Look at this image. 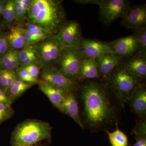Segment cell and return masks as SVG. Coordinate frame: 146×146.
<instances>
[{
  "label": "cell",
  "mask_w": 146,
  "mask_h": 146,
  "mask_svg": "<svg viewBox=\"0 0 146 146\" xmlns=\"http://www.w3.org/2000/svg\"><path fill=\"white\" fill-rule=\"evenodd\" d=\"M81 93L84 117L89 127L98 129L112 122L115 107L102 85L91 82L82 87Z\"/></svg>",
  "instance_id": "cell-1"
},
{
  "label": "cell",
  "mask_w": 146,
  "mask_h": 146,
  "mask_svg": "<svg viewBox=\"0 0 146 146\" xmlns=\"http://www.w3.org/2000/svg\"><path fill=\"white\" fill-rule=\"evenodd\" d=\"M26 21L43 28L50 35H56L66 21L62 1L32 0Z\"/></svg>",
  "instance_id": "cell-2"
},
{
  "label": "cell",
  "mask_w": 146,
  "mask_h": 146,
  "mask_svg": "<svg viewBox=\"0 0 146 146\" xmlns=\"http://www.w3.org/2000/svg\"><path fill=\"white\" fill-rule=\"evenodd\" d=\"M51 128L48 123L33 120L20 124L11 137L12 146H32L37 142L51 137Z\"/></svg>",
  "instance_id": "cell-3"
},
{
  "label": "cell",
  "mask_w": 146,
  "mask_h": 146,
  "mask_svg": "<svg viewBox=\"0 0 146 146\" xmlns=\"http://www.w3.org/2000/svg\"><path fill=\"white\" fill-rule=\"evenodd\" d=\"M110 86L115 96L121 102L127 101L128 98L142 79L130 74L119 64L108 77Z\"/></svg>",
  "instance_id": "cell-4"
},
{
  "label": "cell",
  "mask_w": 146,
  "mask_h": 146,
  "mask_svg": "<svg viewBox=\"0 0 146 146\" xmlns=\"http://www.w3.org/2000/svg\"><path fill=\"white\" fill-rule=\"evenodd\" d=\"M33 46L38 59V66L42 68L54 66L63 47L57 35H50Z\"/></svg>",
  "instance_id": "cell-5"
},
{
  "label": "cell",
  "mask_w": 146,
  "mask_h": 146,
  "mask_svg": "<svg viewBox=\"0 0 146 146\" xmlns=\"http://www.w3.org/2000/svg\"><path fill=\"white\" fill-rule=\"evenodd\" d=\"M84 56L80 48L63 47L54 67L66 77L77 81Z\"/></svg>",
  "instance_id": "cell-6"
},
{
  "label": "cell",
  "mask_w": 146,
  "mask_h": 146,
  "mask_svg": "<svg viewBox=\"0 0 146 146\" xmlns=\"http://www.w3.org/2000/svg\"><path fill=\"white\" fill-rule=\"evenodd\" d=\"M98 6L100 20L105 24L122 18L131 7L130 2L126 0H101Z\"/></svg>",
  "instance_id": "cell-7"
},
{
  "label": "cell",
  "mask_w": 146,
  "mask_h": 146,
  "mask_svg": "<svg viewBox=\"0 0 146 146\" xmlns=\"http://www.w3.org/2000/svg\"><path fill=\"white\" fill-rule=\"evenodd\" d=\"M41 77L42 80L59 87L65 93L74 92L80 87L77 81L66 77L54 66L43 68Z\"/></svg>",
  "instance_id": "cell-8"
},
{
  "label": "cell",
  "mask_w": 146,
  "mask_h": 146,
  "mask_svg": "<svg viewBox=\"0 0 146 146\" xmlns=\"http://www.w3.org/2000/svg\"><path fill=\"white\" fill-rule=\"evenodd\" d=\"M63 47L80 48L82 38L79 24L76 21H66L56 35Z\"/></svg>",
  "instance_id": "cell-9"
},
{
  "label": "cell",
  "mask_w": 146,
  "mask_h": 146,
  "mask_svg": "<svg viewBox=\"0 0 146 146\" xmlns=\"http://www.w3.org/2000/svg\"><path fill=\"white\" fill-rule=\"evenodd\" d=\"M122 25L135 32L146 27V7L140 5L130 7L122 18Z\"/></svg>",
  "instance_id": "cell-10"
},
{
  "label": "cell",
  "mask_w": 146,
  "mask_h": 146,
  "mask_svg": "<svg viewBox=\"0 0 146 146\" xmlns=\"http://www.w3.org/2000/svg\"><path fill=\"white\" fill-rule=\"evenodd\" d=\"M113 53L122 58L128 57L138 52V39L136 34L118 38L110 43Z\"/></svg>",
  "instance_id": "cell-11"
},
{
  "label": "cell",
  "mask_w": 146,
  "mask_h": 146,
  "mask_svg": "<svg viewBox=\"0 0 146 146\" xmlns=\"http://www.w3.org/2000/svg\"><path fill=\"white\" fill-rule=\"evenodd\" d=\"M80 48L84 57L96 59L106 54L113 53L110 43L94 39L83 38Z\"/></svg>",
  "instance_id": "cell-12"
},
{
  "label": "cell",
  "mask_w": 146,
  "mask_h": 146,
  "mask_svg": "<svg viewBox=\"0 0 146 146\" xmlns=\"http://www.w3.org/2000/svg\"><path fill=\"white\" fill-rule=\"evenodd\" d=\"M127 101L133 112L140 116L146 113V90L144 84L140 83L132 90Z\"/></svg>",
  "instance_id": "cell-13"
},
{
  "label": "cell",
  "mask_w": 146,
  "mask_h": 146,
  "mask_svg": "<svg viewBox=\"0 0 146 146\" xmlns=\"http://www.w3.org/2000/svg\"><path fill=\"white\" fill-rule=\"evenodd\" d=\"M146 56L137 52L127 58L121 65L130 74L142 79L146 76Z\"/></svg>",
  "instance_id": "cell-14"
},
{
  "label": "cell",
  "mask_w": 146,
  "mask_h": 146,
  "mask_svg": "<svg viewBox=\"0 0 146 146\" xmlns=\"http://www.w3.org/2000/svg\"><path fill=\"white\" fill-rule=\"evenodd\" d=\"M122 58L113 53L106 54L96 58L99 75L108 77L119 65Z\"/></svg>",
  "instance_id": "cell-15"
},
{
  "label": "cell",
  "mask_w": 146,
  "mask_h": 146,
  "mask_svg": "<svg viewBox=\"0 0 146 146\" xmlns=\"http://www.w3.org/2000/svg\"><path fill=\"white\" fill-rule=\"evenodd\" d=\"M39 89L48 98L50 101L56 108L60 110L65 93L59 87L43 80H39Z\"/></svg>",
  "instance_id": "cell-16"
},
{
  "label": "cell",
  "mask_w": 146,
  "mask_h": 146,
  "mask_svg": "<svg viewBox=\"0 0 146 146\" xmlns=\"http://www.w3.org/2000/svg\"><path fill=\"white\" fill-rule=\"evenodd\" d=\"M60 111L70 117L82 128L84 127L79 115L77 102L73 92L65 93Z\"/></svg>",
  "instance_id": "cell-17"
},
{
  "label": "cell",
  "mask_w": 146,
  "mask_h": 146,
  "mask_svg": "<svg viewBox=\"0 0 146 146\" xmlns=\"http://www.w3.org/2000/svg\"><path fill=\"white\" fill-rule=\"evenodd\" d=\"M99 76L96 58L84 56L80 68L78 80L98 78Z\"/></svg>",
  "instance_id": "cell-18"
},
{
  "label": "cell",
  "mask_w": 146,
  "mask_h": 146,
  "mask_svg": "<svg viewBox=\"0 0 146 146\" xmlns=\"http://www.w3.org/2000/svg\"><path fill=\"white\" fill-rule=\"evenodd\" d=\"M20 50L10 48L7 52L0 58V69L14 70L21 68L19 63Z\"/></svg>",
  "instance_id": "cell-19"
},
{
  "label": "cell",
  "mask_w": 146,
  "mask_h": 146,
  "mask_svg": "<svg viewBox=\"0 0 146 146\" xmlns=\"http://www.w3.org/2000/svg\"><path fill=\"white\" fill-rule=\"evenodd\" d=\"M6 37L9 45L11 48L20 50L26 45L20 27H11Z\"/></svg>",
  "instance_id": "cell-20"
},
{
  "label": "cell",
  "mask_w": 146,
  "mask_h": 146,
  "mask_svg": "<svg viewBox=\"0 0 146 146\" xmlns=\"http://www.w3.org/2000/svg\"><path fill=\"white\" fill-rule=\"evenodd\" d=\"M20 67L34 64L38 66V59L33 45H27L20 50L19 54Z\"/></svg>",
  "instance_id": "cell-21"
},
{
  "label": "cell",
  "mask_w": 146,
  "mask_h": 146,
  "mask_svg": "<svg viewBox=\"0 0 146 146\" xmlns=\"http://www.w3.org/2000/svg\"><path fill=\"white\" fill-rule=\"evenodd\" d=\"M34 84L17 79L7 91L12 103Z\"/></svg>",
  "instance_id": "cell-22"
},
{
  "label": "cell",
  "mask_w": 146,
  "mask_h": 146,
  "mask_svg": "<svg viewBox=\"0 0 146 146\" xmlns=\"http://www.w3.org/2000/svg\"><path fill=\"white\" fill-rule=\"evenodd\" d=\"M6 25H9L16 21V3L14 0L5 1L2 13Z\"/></svg>",
  "instance_id": "cell-23"
},
{
  "label": "cell",
  "mask_w": 146,
  "mask_h": 146,
  "mask_svg": "<svg viewBox=\"0 0 146 146\" xmlns=\"http://www.w3.org/2000/svg\"><path fill=\"white\" fill-rule=\"evenodd\" d=\"M117 129L112 132L106 131L110 143L112 146H127L128 141L127 136L123 131L120 130L117 124Z\"/></svg>",
  "instance_id": "cell-24"
},
{
  "label": "cell",
  "mask_w": 146,
  "mask_h": 146,
  "mask_svg": "<svg viewBox=\"0 0 146 146\" xmlns=\"http://www.w3.org/2000/svg\"><path fill=\"white\" fill-rule=\"evenodd\" d=\"M18 78L14 70L0 69V86L6 91H7Z\"/></svg>",
  "instance_id": "cell-25"
},
{
  "label": "cell",
  "mask_w": 146,
  "mask_h": 146,
  "mask_svg": "<svg viewBox=\"0 0 146 146\" xmlns=\"http://www.w3.org/2000/svg\"><path fill=\"white\" fill-rule=\"evenodd\" d=\"M21 27V31L23 33L26 45H33L37 42H40L42 39H45L50 35L44 34H37L33 33L23 27Z\"/></svg>",
  "instance_id": "cell-26"
},
{
  "label": "cell",
  "mask_w": 146,
  "mask_h": 146,
  "mask_svg": "<svg viewBox=\"0 0 146 146\" xmlns=\"http://www.w3.org/2000/svg\"><path fill=\"white\" fill-rule=\"evenodd\" d=\"M138 39V49L137 52L146 56V27L135 32Z\"/></svg>",
  "instance_id": "cell-27"
},
{
  "label": "cell",
  "mask_w": 146,
  "mask_h": 146,
  "mask_svg": "<svg viewBox=\"0 0 146 146\" xmlns=\"http://www.w3.org/2000/svg\"><path fill=\"white\" fill-rule=\"evenodd\" d=\"M13 112L11 105L0 103V125L11 117Z\"/></svg>",
  "instance_id": "cell-28"
},
{
  "label": "cell",
  "mask_w": 146,
  "mask_h": 146,
  "mask_svg": "<svg viewBox=\"0 0 146 146\" xmlns=\"http://www.w3.org/2000/svg\"><path fill=\"white\" fill-rule=\"evenodd\" d=\"M16 21L23 25L26 21L27 14L25 12L21 4V0H16Z\"/></svg>",
  "instance_id": "cell-29"
},
{
  "label": "cell",
  "mask_w": 146,
  "mask_h": 146,
  "mask_svg": "<svg viewBox=\"0 0 146 146\" xmlns=\"http://www.w3.org/2000/svg\"><path fill=\"white\" fill-rule=\"evenodd\" d=\"M16 73L18 78L21 80L34 84L39 83V80H38V79L32 76L26 70L23 68H19Z\"/></svg>",
  "instance_id": "cell-30"
},
{
  "label": "cell",
  "mask_w": 146,
  "mask_h": 146,
  "mask_svg": "<svg viewBox=\"0 0 146 146\" xmlns=\"http://www.w3.org/2000/svg\"><path fill=\"white\" fill-rule=\"evenodd\" d=\"M25 24V27L24 28L27 30L33 33L37 34H44L48 35H51L49 34L44 29L41 27L35 25V24L30 23H26Z\"/></svg>",
  "instance_id": "cell-31"
},
{
  "label": "cell",
  "mask_w": 146,
  "mask_h": 146,
  "mask_svg": "<svg viewBox=\"0 0 146 146\" xmlns=\"http://www.w3.org/2000/svg\"><path fill=\"white\" fill-rule=\"evenodd\" d=\"M10 49L6 35H0V58L5 54Z\"/></svg>",
  "instance_id": "cell-32"
},
{
  "label": "cell",
  "mask_w": 146,
  "mask_h": 146,
  "mask_svg": "<svg viewBox=\"0 0 146 146\" xmlns=\"http://www.w3.org/2000/svg\"><path fill=\"white\" fill-rule=\"evenodd\" d=\"M21 68L26 70L32 76L35 78H38L39 74V68L37 65L31 64Z\"/></svg>",
  "instance_id": "cell-33"
},
{
  "label": "cell",
  "mask_w": 146,
  "mask_h": 146,
  "mask_svg": "<svg viewBox=\"0 0 146 146\" xmlns=\"http://www.w3.org/2000/svg\"><path fill=\"white\" fill-rule=\"evenodd\" d=\"M0 103L11 105V102L7 92L0 86Z\"/></svg>",
  "instance_id": "cell-34"
},
{
  "label": "cell",
  "mask_w": 146,
  "mask_h": 146,
  "mask_svg": "<svg viewBox=\"0 0 146 146\" xmlns=\"http://www.w3.org/2000/svg\"><path fill=\"white\" fill-rule=\"evenodd\" d=\"M146 123L144 121L138 124L133 132L136 136H146Z\"/></svg>",
  "instance_id": "cell-35"
},
{
  "label": "cell",
  "mask_w": 146,
  "mask_h": 146,
  "mask_svg": "<svg viewBox=\"0 0 146 146\" xmlns=\"http://www.w3.org/2000/svg\"><path fill=\"white\" fill-rule=\"evenodd\" d=\"M133 146H146V136H136V143Z\"/></svg>",
  "instance_id": "cell-36"
},
{
  "label": "cell",
  "mask_w": 146,
  "mask_h": 146,
  "mask_svg": "<svg viewBox=\"0 0 146 146\" xmlns=\"http://www.w3.org/2000/svg\"><path fill=\"white\" fill-rule=\"evenodd\" d=\"M32 0H21V4L22 7L25 11V12L27 13H28L29 9L31 5Z\"/></svg>",
  "instance_id": "cell-37"
},
{
  "label": "cell",
  "mask_w": 146,
  "mask_h": 146,
  "mask_svg": "<svg viewBox=\"0 0 146 146\" xmlns=\"http://www.w3.org/2000/svg\"><path fill=\"white\" fill-rule=\"evenodd\" d=\"M76 3L82 4H94L99 5L100 3V1L97 0H80V1H76Z\"/></svg>",
  "instance_id": "cell-38"
},
{
  "label": "cell",
  "mask_w": 146,
  "mask_h": 146,
  "mask_svg": "<svg viewBox=\"0 0 146 146\" xmlns=\"http://www.w3.org/2000/svg\"><path fill=\"white\" fill-rule=\"evenodd\" d=\"M4 3L5 1L0 0V15H2Z\"/></svg>",
  "instance_id": "cell-39"
},
{
  "label": "cell",
  "mask_w": 146,
  "mask_h": 146,
  "mask_svg": "<svg viewBox=\"0 0 146 146\" xmlns=\"http://www.w3.org/2000/svg\"><path fill=\"white\" fill-rule=\"evenodd\" d=\"M3 29V25L1 23H0V35H1L2 31Z\"/></svg>",
  "instance_id": "cell-40"
}]
</instances>
